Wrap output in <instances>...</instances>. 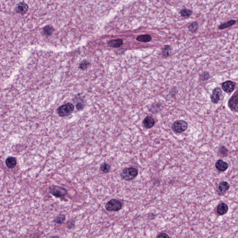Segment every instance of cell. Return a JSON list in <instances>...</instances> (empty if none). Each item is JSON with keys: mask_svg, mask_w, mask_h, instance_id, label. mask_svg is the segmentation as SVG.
<instances>
[{"mask_svg": "<svg viewBox=\"0 0 238 238\" xmlns=\"http://www.w3.org/2000/svg\"><path fill=\"white\" fill-rule=\"evenodd\" d=\"M188 128V124L184 120H177L173 124V130L176 133H181L184 132Z\"/></svg>", "mask_w": 238, "mask_h": 238, "instance_id": "obj_5", "label": "cell"}, {"mask_svg": "<svg viewBox=\"0 0 238 238\" xmlns=\"http://www.w3.org/2000/svg\"><path fill=\"white\" fill-rule=\"evenodd\" d=\"M100 169L104 173H107L110 170L111 167L108 164L104 163L102 164L100 167Z\"/></svg>", "mask_w": 238, "mask_h": 238, "instance_id": "obj_21", "label": "cell"}, {"mask_svg": "<svg viewBox=\"0 0 238 238\" xmlns=\"http://www.w3.org/2000/svg\"><path fill=\"white\" fill-rule=\"evenodd\" d=\"M53 31L54 29L53 28L49 25L46 26L43 28V32L44 35L46 36H50Z\"/></svg>", "mask_w": 238, "mask_h": 238, "instance_id": "obj_18", "label": "cell"}, {"mask_svg": "<svg viewBox=\"0 0 238 238\" xmlns=\"http://www.w3.org/2000/svg\"><path fill=\"white\" fill-rule=\"evenodd\" d=\"M157 238H169V236L166 233H161L157 236Z\"/></svg>", "mask_w": 238, "mask_h": 238, "instance_id": "obj_28", "label": "cell"}, {"mask_svg": "<svg viewBox=\"0 0 238 238\" xmlns=\"http://www.w3.org/2000/svg\"><path fill=\"white\" fill-rule=\"evenodd\" d=\"M200 78L202 81H206L209 78V74L208 72H204L202 74H201Z\"/></svg>", "mask_w": 238, "mask_h": 238, "instance_id": "obj_25", "label": "cell"}, {"mask_svg": "<svg viewBox=\"0 0 238 238\" xmlns=\"http://www.w3.org/2000/svg\"><path fill=\"white\" fill-rule=\"evenodd\" d=\"M138 41L143 43H148L151 41L152 40V37L150 35H140L137 37L136 39Z\"/></svg>", "mask_w": 238, "mask_h": 238, "instance_id": "obj_16", "label": "cell"}, {"mask_svg": "<svg viewBox=\"0 0 238 238\" xmlns=\"http://www.w3.org/2000/svg\"><path fill=\"white\" fill-rule=\"evenodd\" d=\"M181 15L183 17H188L192 14V11L188 9H184L181 11Z\"/></svg>", "mask_w": 238, "mask_h": 238, "instance_id": "obj_23", "label": "cell"}, {"mask_svg": "<svg viewBox=\"0 0 238 238\" xmlns=\"http://www.w3.org/2000/svg\"><path fill=\"white\" fill-rule=\"evenodd\" d=\"M65 220H66V216L65 215L60 214L56 217L54 220V222L59 224H62L64 223Z\"/></svg>", "mask_w": 238, "mask_h": 238, "instance_id": "obj_20", "label": "cell"}, {"mask_svg": "<svg viewBox=\"0 0 238 238\" xmlns=\"http://www.w3.org/2000/svg\"><path fill=\"white\" fill-rule=\"evenodd\" d=\"M222 94V91L220 88L217 87L215 88L213 92V94L211 96V99L214 103H217L220 100V96Z\"/></svg>", "mask_w": 238, "mask_h": 238, "instance_id": "obj_10", "label": "cell"}, {"mask_svg": "<svg viewBox=\"0 0 238 238\" xmlns=\"http://www.w3.org/2000/svg\"><path fill=\"white\" fill-rule=\"evenodd\" d=\"M155 122L153 118L150 116H147L143 121L144 126L146 129H150L154 126Z\"/></svg>", "mask_w": 238, "mask_h": 238, "instance_id": "obj_13", "label": "cell"}, {"mask_svg": "<svg viewBox=\"0 0 238 238\" xmlns=\"http://www.w3.org/2000/svg\"><path fill=\"white\" fill-rule=\"evenodd\" d=\"M29 6L27 3L24 2H21L18 3L17 6H16V13L21 14V15H25L28 12L29 10Z\"/></svg>", "mask_w": 238, "mask_h": 238, "instance_id": "obj_7", "label": "cell"}, {"mask_svg": "<svg viewBox=\"0 0 238 238\" xmlns=\"http://www.w3.org/2000/svg\"><path fill=\"white\" fill-rule=\"evenodd\" d=\"M228 167V164L222 159H219L215 163L216 168L220 172L226 171Z\"/></svg>", "mask_w": 238, "mask_h": 238, "instance_id": "obj_11", "label": "cell"}, {"mask_svg": "<svg viewBox=\"0 0 238 238\" xmlns=\"http://www.w3.org/2000/svg\"><path fill=\"white\" fill-rule=\"evenodd\" d=\"M228 206L226 203H220L217 206V213L220 215L225 214L228 212Z\"/></svg>", "mask_w": 238, "mask_h": 238, "instance_id": "obj_12", "label": "cell"}, {"mask_svg": "<svg viewBox=\"0 0 238 238\" xmlns=\"http://www.w3.org/2000/svg\"><path fill=\"white\" fill-rule=\"evenodd\" d=\"M138 174V170L134 167L125 168L120 173V176L125 181H130L135 178Z\"/></svg>", "mask_w": 238, "mask_h": 238, "instance_id": "obj_1", "label": "cell"}, {"mask_svg": "<svg viewBox=\"0 0 238 238\" xmlns=\"http://www.w3.org/2000/svg\"><path fill=\"white\" fill-rule=\"evenodd\" d=\"M75 226V221L73 220H70L68 222L67 227L68 229H71Z\"/></svg>", "mask_w": 238, "mask_h": 238, "instance_id": "obj_27", "label": "cell"}, {"mask_svg": "<svg viewBox=\"0 0 238 238\" xmlns=\"http://www.w3.org/2000/svg\"><path fill=\"white\" fill-rule=\"evenodd\" d=\"M5 163L8 168H13L16 166L17 161L15 157H9L7 159Z\"/></svg>", "mask_w": 238, "mask_h": 238, "instance_id": "obj_14", "label": "cell"}, {"mask_svg": "<svg viewBox=\"0 0 238 238\" xmlns=\"http://www.w3.org/2000/svg\"><path fill=\"white\" fill-rule=\"evenodd\" d=\"M235 83L232 81H228L224 82L222 85V88L226 92L229 93L232 92L234 89Z\"/></svg>", "mask_w": 238, "mask_h": 238, "instance_id": "obj_9", "label": "cell"}, {"mask_svg": "<svg viewBox=\"0 0 238 238\" xmlns=\"http://www.w3.org/2000/svg\"><path fill=\"white\" fill-rule=\"evenodd\" d=\"M171 54V48L168 45H166L162 50V54L164 57H169Z\"/></svg>", "mask_w": 238, "mask_h": 238, "instance_id": "obj_17", "label": "cell"}, {"mask_svg": "<svg viewBox=\"0 0 238 238\" xmlns=\"http://www.w3.org/2000/svg\"><path fill=\"white\" fill-rule=\"evenodd\" d=\"M230 188V185L226 181H222L219 184L218 187V194L220 195L223 196Z\"/></svg>", "mask_w": 238, "mask_h": 238, "instance_id": "obj_8", "label": "cell"}, {"mask_svg": "<svg viewBox=\"0 0 238 238\" xmlns=\"http://www.w3.org/2000/svg\"><path fill=\"white\" fill-rule=\"evenodd\" d=\"M228 106L230 109L234 111H238V95L237 91L235 94L230 98L228 102Z\"/></svg>", "mask_w": 238, "mask_h": 238, "instance_id": "obj_6", "label": "cell"}, {"mask_svg": "<svg viewBox=\"0 0 238 238\" xmlns=\"http://www.w3.org/2000/svg\"><path fill=\"white\" fill-rule=\"evenodd\" d=\"M189 30L192 33H195L198 29V24L197 22H193L188 26Z\"/></svg>", "mask_w": 238, "mask_h": 238, "instance_id": "obj_22", "label": "cell"}, {"mask_svg": "<svg viewBox=\"0 0 238 238\" xmlns=\"http://www.w3.org/2000/svg\"><path fill=\"white\" fill-rule=\"evenodd\" d=\"M89 63L88 62H87V61H84V62L81 63V64H80L79 68H80L81 69L84 70V69H86L87 67L89 66Z\"/></svg>", "mask_w": 238, "mask_h": 238, "instance_id": "obj_26", "label": "cell"}, {"mask_svg": "<svg viewBox=\"0 0 238 238\" xmlns=\"http://www.w3.org/2000/svg\"><path fill=\"white\" fill-rule=\"evenodd\" d=\"M84 107V105L82 103H78L76 105V109L78 110H82Z\"/></svg>", "mask_w": 238, "mask_h": 238, "instance_id": "obj_29", "label": "cell"}, {"mask_svg": "<svg viewBox=\"0 0 238 238\" xmlns=\"http://www.w3.org/2000/svg\"><path fill=\"white\" fill-rule=\"evenodd\" d=\"M122 205L120 201L116 199H112L107 203L105 208L108 211L117 212L122 208Z\"/></svg>", "mask_w": 238, "mask_h": 238, "instance_id": "obj_2", "label": "cell"}, {"mask_svg": "<svg viewBox=\"0 0 238 238\" xmlns=\"http://www.w3.org/2000/svg\"><path fill=\"white\" fill-rule=\"evenodd\" d=\"M236 23L235 20H231L228 22H226L225 24H222L219 26V28L220 29H226L228 27L232 26L234 24Z\"/></svg>", "mask_w": 238, "mask_h": 238, "instance_id": "obj_19", "label": "cell"}, {"mask_svg": "<svg viewBox=\"0 0 238 238\" xmlns=\"http://www.w3.org/2000/svg\"><path fill=\"white\" fill-rule=\"evenodd\" d=\"M123 44V41L121 39L114 40L109 41L108 43V45L110 47L113 48H118L120 47Z\"/></svg>", "mask_w": 238, "mask_h": 238, "instance_id": "obj_15", "label": "cell"}, {"mask_svg": "<svg viewBox=\"0 0 238 238\" xmlns=\"http://www.w3.org/2000/svg\"><path fill=\"white\" fill-rule=\"evenodd\" d=\"M228 149L224 146H221L219 150V153L222 157H225L228 155Z\"/></svg>", "mask_w": 238, "mask_h": 238, "instance_id": "obj_24", "label": "cell"}, {"mask_svg": "<svg viewBox=\"0 0 238 238\" xmlns=\"http://www.w3.org/2000/svg\"><path fill=\"white\" fill-rule=\"evenodd\" d=\"M49 192L51 195L58 198L64 196L68 193L65 188L57 186H52L49 187Z\"/></svg>", "mask_w": 238, "mask_h": 238, "instance_id": "obj_4", "label": "cell"}, {"mask_svg": "<svg viewBox=\"0 0 238 238\" xmlns=\"http://www.w3.org/2000/svg\"><path fill=\"white\" fill-rule=\"evenodd\" d=\"M74 110V106L71 103L67 104L61 106L59 107L57 110L58 114L61 117H64L70 115Z\"/></svg>", "mask_w": 238, "mask_h": 238, "instance_id": "obj_3", "label": "cell"}]
</instances>
